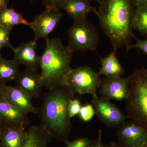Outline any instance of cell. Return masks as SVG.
Returning <instances> with one entry per match:
<instances>
[{
    "mask_svg": "<svg viewBox=\"0 0 147 147\" xmlns=\"http://www.w3.org/2000/svg\"><path fill=\"white\" fill-rule=\"evenodd\" d=\"M28 115L11 104L3 95L0 96L1 128L17 127L25 129L30 123Z\"/></svg>",
    "mask_w": 147,
    "mask_h": 147,
    "instance_id": "10",
    "label": "cell"
},
{
    "mask_svg": "<svg viewBox=\"0 0 147 147\" xmlns=\"http://www.w3.org/2000/svg\"><path fill=\"white\" fill-rule=\"evenodd\" d=\"M1 126L0 125V136H1Z\"/></svg>",
    "mask_w": 147,
    "mask_h": 147,
    "instance_id": "34",
    "label": "cell"
},
{
    "mask_svg": "<svg viewBox=\"0 0 147 147\" xmlns=\"http://www.w3.org/2000/svg\"><path fill=\"white\" fill-rule=\"evenodd\" d=\"M63 16L59 9L45 8L42 13L35 16L29 27L34 32V40L48 38V36L58 26Z\"/></svg>",
    "mask_w": 147,
    "mask_h": 147,
    "instance_id": "7",
    "label": "cell"
},
{
    "mask_svg": "<svg viewBox=\"0 0 147 147\" xmlns=\"http://www.w3.org/2000/svg\"><path fill=\"white\" fill-rule=\"evenodd\" d=\"M92 103L98 118L105 125L112 128L121 127L125 116L115 104L97 94L92 96Z\"/></svg>",
    "mask_w": 147,
    "mask_h": 147,
    "instance_id": "8",
    "label": "cell"
},
{
    "mask_svg": "<svg viewBox=\"0 0 147 147\" xmlns=\"http://www.w3.org/2000/svg\"><path fill=\"white\" fill-rule=\"evenodd\" d=\"M129 76V94L126 100L127 117L147 130V68L135 69Z\"/></svg>",
    "mask_w": 147,
    "mask_h": 147,
    "instance_id": "4",
    "label": "cell"
},
{
    "mask_svg": "<svg viewBox=\"0 0 147 147\" xmlns=\"http://www.w3.org/2000/svg\"><path fill=\"white\" fill-rule=\"evenodd\" d=\"M6 84L0 81V96L3 95L4 90Z\"/></svg>",
    "mask_w": 147,
    "mask_h": 147,
    "instance_id": "31",
    "label": "cell"
},
{
    "mask_svg": "<svg viewBox=\"0 0 147 147\" xmlns=\"http://www.w3.org/2000/svg\"><path fill=\"white\" fill-rule=\"evenodd\" d=\"M1 48H0V53H1ZM1 53H0V57H1Z\"/></svg>",
    "mask_w": 147,
    "mask_h": 147,
    "instance_id": "35",
    "label": "cell"
},
{
    "mask_svg": "<svg viewBox=\"0 0 147 147\" xmlns=\"http://www.w3.org/2000/svg\"><path fill=\"white\" fill-rule=\"evenodd\" d=\"M27 133V141L23 147H47L53 138L41 123L30 127Z\"/></svg>",
    "mask_w": 147,
    "mask_h": 147,
    "instance_id": "18",
    "label": "cell"
},
{
    "mask_svg": "<svg viewBox=\"0 0 147 147\" xmlns=\"http://www.w3.org/2000/svg\"><path fill=\"white\" fill-rule=\"evenodd\" d=\"M103 147H127L119 142H113L108 144Z\"/></svg>",
    "mask_w": 147,
    "mask_h": 147,
    "instance_id": "30",
    "label": "cell"
},
{
    "mask_svg": "<svg viewBox=\"0 0 147 147\" xmlns=\"http://www.w3.org/2000/svg\"><path fill=\"white\" fill-rule=\"evenodd\" d=\"M30 22L15 9L7 6L0 8V25L11 30L16 25H24L30 27Z\"/></svg>",
    "mask_w": 147,
    "mask_h": 147,
    "instance_id": "19",
    "label": "cell"
},
{
    "mask_svg": "<svg viewBox=\"0 0 147 147\" xmlns=\"http://www.w3.org/2000/svg\"><path fill=\"white\" fill-rule=\"evenodd\" d=\"M27 130L17 127L1 128L0 147H23L27 141Z\"/></svg>",
    "mask_w": 147,
    "mask_h": 147,
    "instance_id": "15",
    "label": "cell"
},
{
    "mask_svg": "<svg viewBox=\"0 0 147 147\" xmlns=\"http://www.w3.org/2000/svg\"><path fill=\"white\" fill-rule=\"evenodd\" d=\"M82 107L80 100L76 98H71L69 100L67 105V112L70 119L79 115Z\"/></svg>",
    "mask_w": 147,
    "mask_h": 147,
    "instance_id": "24",
    "label": "cell"
},
{
    "mask_svg": "<svg viewBox=\"0 0 147 147\" xmlns=\"http://www.w3.org/2000/svg\"><path fill=\"white\" fill-rule=\"evenodd\" d=\"M101 97L110 100H126L129 91V76L126 78H109L101 79L98 88Z\"/></svg>",
    "mask_w": 147,
    "mask_h": 147,
    "instance_id": "9",
    "label": "cell"
},
{
    "mask_svg": "<svg viewBox=\"0 0 147 147\" xmlns=\"http://www.w3.org/2000/svg\"><path fill=\"white\" fill-rule=\"evenodd\" d=\"M116 50H113L104 58L100 57V67L98 75L109 78L121 77L125 72L116 56Z\"/></svg>",
    "mask_w": 147,
    "mask_h": 147,
    "instance_id": "17",
    "label": "cell"
},
{
    "mask_svg": "<svg viewBox=\"0 0 147 147\" xmlns=\"http://www.w3.org/2000/svg\"><path fill=\"white\" fill-rule=\"evenodd\" d=\"M9 0H0V8L7 6Z\"/></svg>",
    "mask_w": 147,
    "mask_h": 147,
    "instance_id": "32",
    "label": "cell"
},
{
    "mask_svg": "<svg viewBox=\"0 0 147 147\" xmlns=\"http://www.w3.org/2000/svg\"><path fill=\"white\" fill-rule=\"evenodd\" d=\"M3 95L11 104L25 113L38 115V109L32 102L33 98L30 95L17 86H10L6 85Z\"/></svg>",
    "mask_w": 147,
    "mask_h": 147,
    "instance_id": "13",
    "label": "cell"
},
{
    "mask_svg": "<svg viewBox=\"0 0 147 147\" xmlns=\"http://www.w3.org/2000/svg\"><path fill=\"white\" fill-rule=\"evenodd\" d=\"M95 114L93 106L90 104L82 105L79 113L80 119L85 122L90 121Z\"/></svg>",
    "mask_w": 147,
    "mask_h": 147,
    "instance_id": "22",
    "label": "cell"
},
{
    "mask_svg": "<svg viewBox=\"0 0 147 147\" xmlns=\"http://www.w3.org/2000/svg\"><path fill=\"white\" fill-rule=\"evenodd\" d=\"M15 79L16 86L27 92L32 97L36 99L40 98L43 87L38 69L26 68L19 72Z\"/></svg>",
    "mask_w": 147,
    "mask_h": 147,
    "instance_id": "12",
    "label": "cell"
},
{
    "mask_svg": "<svg viewBox=\"0 0 147 147\" xmlns=\"http://www.w3.org/2000/svg\"><path fill=\"white\" fill-rule=\"evenodd\" d=\"M10 30L0 25V48L9 47L12 49L13 46L11 44L9 41Z\"/></svg>",
    "mask_w": 147,
    "mask_h": 147,
    "instance_id": "23",
    "label": "cell"
},
{
    "mask_svg": "<svg viewBox=\"0 0 147 147\" xmlns=\"http://www.w3.org/2000/svg\"><path fill=\"white\" fill-rule=\"evenodd\" d=\"M102 143V131L99 130L98 136L96 140L93 141L92 143L88 147H103Z\"/></svg>",
    "mask_w": 147,
    "mask_h": 147,
    "instance_id": "28",
    "label": "cell"
},
{
    "mask_svg": "<svg viewBox=\"0 0 147 147\" xmlns=\"http://www.w3.org/2000/svg\"><path fill=\"white\" fill-rule=\"evenodd\" d=\"M60 9L66 11L74 21L87 17L96 9L88 0H65Z\"/></svg>",
    "mask_w": 147,
    "mask_h": 147,
    "instance_id": "16",
    "label": "cell"
},
{
    "mask_svg": "<svg viewBox=\"0 0 147 147\" xmlns=\"http://www.w3.org/2000/svg\"><path fill=\"white\" fill-rule=\"evenodd\" d=\"M93 141L86 137H81L71 142L68 140L65 142L66 147H88Z\"/></svg>",
    "mask_w": 147,
    "mask_h": 147,
    "instance_id": "25",
    "label": "cell"
},
{
    "mask_svg": "<svg viewBox=\"0 0 147 147\" xmlns=\"http://www.w3.org/2000/svg\"><path fill=\"white\" fill-rule=\"evenodd\" d=\"M117 135L118 142L127 147H147V130L131 121L120 127Z\"/></svg>",
    "mask_w": 147,
    "mask_h": 147,
    "instance_id": "11",
    "label": "cell"
},
{
    "mask_svg": "<svg viewBox=\"0 0 147 147\" xmlns=\"http://www.w3.org/2000/svg\"><path fill=\"white\" fill-rule=\"evenodd\" d=\"M45 49L40 56L39 66L42 87L48 90L66 85L73 53L59 38L45 40Z\"/></svg>",
    "mask_w": 147,
    "mask_h": 147,
    "instance_id": "3",
    "label": "cell"
},
{
    "mask_svg": "<svg viewBox=\"0 0 147 147\" xmlns=\"http://www.w3.org/2000/svg\"></svg>",
    "mask_w": 147,
    "mask_h": 147,
    "instance_id": "37",
    "label": "cell"
},
{
    "mask_svg": "<svg viewBox=\"0 0 147 147\" xmlns=\"http://www.w3.org/2000/svg\"><path fill=\"white\" fill-rule=\"evenodd\" d=\"M136 7L147 6V0H134Z\"/></svg>",
    "mask_w": 147,
    "mask_h": 147,
    "instance_id": "29",
    "label": "cell"
},
{
    "mask_svg": "<svg viewBox=\"0 0 147 147\" xmlns=\"http://www.w3.org/2000/svg\"><path fill=\"white\" fill-rule=\"evenodd\" d=\"M101 79L98 73L88 66L71 68L66 81V85L78 94H96Z\"/></svg>",
    "mask_w": 147,
    "mask_h": 147,
    "instance_id": "6",
    "label": "cell"
},
{
    "mask_svg": "<svg viewBox=\"0 0 147 147\" xmlns=\"http://www.w3.org/2000/svg\"><path fill=\"white\" fill-rule=\"evenodd\" d=\"M136 9L134 0H103L94 11L114 50L127 47L134 38L133 21Z\"/></svg>",
    "mask_w": 147,
    "mask_h": 147,
    "instance_id": "1",
    "label": "cell"
},
{
    "mask_svg": "<svg viewBox=\"0 0 147 147\" xmlns=\"http://www.w3.org/2000/svg\"><path fill=\"white\" fill-rule=\"evenodd\" d=\"M32 1V0H31V1Z\"/></svg>",
    "mask_w": 147,
    "mask_h": 147,
    "instance_id": "36",
    "label": "cell"
},
{
    "mask_svg": "<svg viewBox=\"0 0 147 147\" xmlns=\"http://www.w3.org/2000/svg\"><path fill=\"white\" fill-rule=\"evenodd\" d=\"M18 64L13 59L0 57V81L5 84L15 79L19 73Z\"/></svg>",
    "mask_w": 147,
    "mask_h": 147,
    "instance_id": "20",
    "label": "cell"
},
{
    "mask_svg": "<svg viewBox=\"0 0 147 147\" xmlns=\"http://www.w3.org/2000/svg\"><path fill=\"white\" fill-rule=\"evenodd\" d=\"M75 93L66 85L50 90L44 95L41 107L38 108L41 124L53 138L59 141L68 140L71 132V119L67 112L69 100Z\"/></svg>",
    "mask_w": 147,
    "mask_h": 147,
    "instance_id": "2",
    "label": "cell"
},
{
    "mask_svg": "<svg viewBox=\"0 0 147 147\" xmlns=\"http://www.w3.org/2000/svg\"><path fill=\"white\" fill-rule=\"evenodd\" d=\"M133 26V29L147 38V6L136 7Z\"/></svg>",
    "mask_w": 147,
    "mask_h": 147,
    "instance_id": "21",
    "label": "cell"
},
{
    "mask_svg": "<svg viewBox=\"0 0 147 147\" xmlns=\"http://www.w3.org/2000/svg\"><path fill=\"white\" fill-rule=\"evenodd\" d=\"M67 33V47L73 53L94 51L97 49L100 35L97 29L87 17L74 21Z\"/></svg>",
    "mask_w": 147,
    "mask_h": 147,
    "instance_id": "5",
    "label": "cell"
},
{
    "mask_svg": "<svg viewBox=\"0 0 147 147\" xmlns=\"http://www.w3.org/2000/svg\"><path fill=\"white\" fill-rule=\"evenodd\" d=\"M88 1H95L97 2L98 3L100 4V3L102 2L103 0H88Z\"/></svg>",
    "mask_w": 147,
    "mask_h": 147,
    "instance_id": "33",
    "label": "cell"
},
{
    "mask_svg": "<svg viewBox=\"0 0 147 147\" xmlns=\"http://www.w3.org/2000/svg\"><path fill=\"white\" fill-rule=\"evenodd\" d=\"M36 41L29 40L22 42L18 47H13V59L19 64L26 66V68L38 69L40 56L36 54Z\"/></svg>",
    "mask_w": 147,
    "mask_h": 147,
    "instance_id": "14",
    "label": "cell"
},
{
    "mask_svg": "<svg viewBox=\"0 0 147 147\" xmlns=\"http://www.w3.org/2000/svg\"><path fill=\"white\" fill-rule=\"evenodd\" d=\"M65 0H42L45 8H55L60 9L61 6Z\"/></svg>",
    "mask_w": 147,
    "mask_h": 147,
    "instance_id": "27",
    "label": "cell"
},
{
    "mask_svg": "<svg viewBox=\"0 0 147 147\" xmlns=\"http://www.w3.org/2000/svg\"><path fill=\"white\" fill-rule=\"evenodd\" d=\"M135 40V43L132 45L129 44L126 47L127 52L132 48H136L142 51L144 54L147 55V38L144 39H139L134 36Z\"/></svg>",
    "mask_w": 147,
    "mask_h": 147,
    "instance_id": "26",
    "label": "cell"
}]
</instances>
